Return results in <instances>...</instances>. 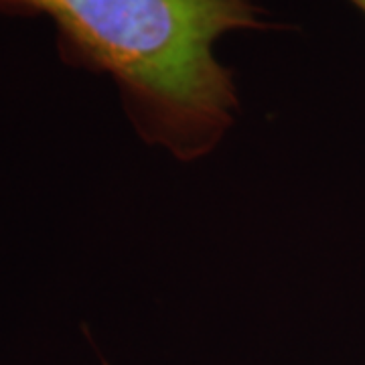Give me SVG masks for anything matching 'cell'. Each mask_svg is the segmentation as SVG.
Returning <instances> with one entry per match:
<instances>
[{"label": "cell", "mask_w": 365, "mask_h": 365, "mask_svg": "<svg viewBox=\"0 0 365 365\" xmlns=\"http://www.w3.org/2000/svg\"><path fill=\"white\" fill-rule=\"evenodd\" d=\"M347 2H349V4H353V6H355V9H357V11H359V13L365 16V0H347Z\"/></svg>", "instance_id": "2"}, {"label": "cell", "mask_w": 365, "mask_h": 365, "mask_svg": "<svg viewBox=\"0 0 365 365\" xmlns=\"http://www.w3.org/2000/svg\"><path fill=\"white\" fill-rule=\"evenodd\" d=\"M37 16L63 63L108 76L144 143L182 163L209 155L240 110L217 43L282 29L256 0H0V19Z\"/></svg>", "instance_id": "1"}]
</instances>
